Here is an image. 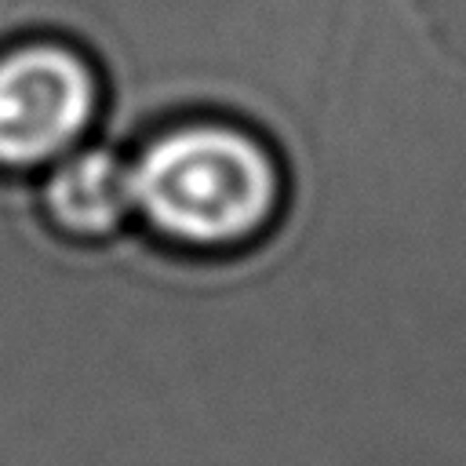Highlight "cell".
Listing matches in <instances>:
<instances>
[{
	"label": "cell",
	"instance_id": "obj_1",
	"mask_svg": "<svg viewBox=\"0 0 466 466\" xmlns=\"http://www.w3.org/2000/svg\"><path fill=\"white\" fill-rule=\"evenodd\" d=\"M135 218L193 255L244 251L269 233L284 204L277 153L226 120H186L131 157Z\"/></svg>",
	"mask_w": 466,
	"mask_h": 466
},
{
	"label": "cell",
	"instance_id": "obj_2",
	"mask_svg": "<svg viewBox=\"0 0 466 466\" xmlns=\"http://www.w3.org/2000/svg\"><path fill=\"white\" fill-rule=\"evenodd\" d=\"M91 62L66 44H22L0 55V171L51 167L98 116Z\"/></svg>",
	"mask_w": 466,
	"mask_h": 466
},
{
	"label": "cell",
	"instance_id": "obj_3",
	"mask_svg": "<svg viewBox=\"0 0 466 466\" xmlns=\"http://www.w3.org/2000/svg\"><path fill=\"white\" fill-rule=\"evenodd\" d=\"M40 204L47 226L69 240H109L135 218L131 160L106 146H84L47 167Z\"/></svg>",
	"mask_w": 466,
	"mask_h": 466
}]
</instances>
